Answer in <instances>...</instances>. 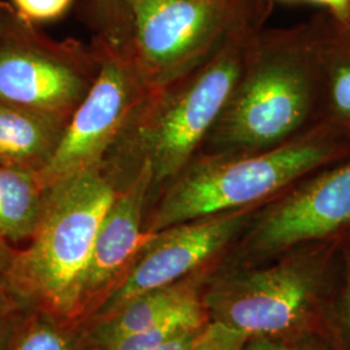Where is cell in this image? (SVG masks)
I'll list each match as a JSON object with an SVG mask.
<instances>
[{
  "label": "cell",
  "mask_w": 350,
  "mask_h": 350,
  "mask_svg": "<svg viewBox=\"0 0 350 350\" xmlns=\"http://www.w3.org/2000/svg\"><path fill=\"white\" fill-rule=\"evenodd\" d=\"M75 0H11L13 11L34 25L60 20L70 11Z\"/></svg>",
  "instance_id": "cell-18"
},
{
  "label": "cell",
  "mask_w": 350,
  "mask_h": 350,
  "mask_svg": "<svg viewBox=\"0 0 350 350\" xmlns=\"http://www.w3.org/2000/svg\"><path fill=\"white\" fill-rule=\"evenodd\" d=\"M317 4L325 5L332 12L336 13L340 18H347L349 12L350 0H309Z\"/></svg>",
  "instance_id": "cell-23"
},
{
  "label": "cell",
  "mask_w": 350,
  "mask_h": 350,
  "mask_svg": "<svg viewBox=\"0 0 350 350\" xmlns=\"http://www.w3.org/2000/svg\"><path fill=\"white\" fill-rule=\"evenodd\" d=\"M261 206L221 213L148 234L124 278L98 310L105 319L153 289L191 275L238 241Z\"/></svg>",
  "instance_id": "cell-9"
},
{
  "label": "cell",
  "mask_w": 350,
  "mask_h": 350,
  "mask_svg": "<svg viewBox=\"0 0 350 350\" xmlns=\"http://www.w3.org/2000/svg\"><path fill=\"white\" fill-rule=\"evenodd\" d=\"M13 254H14V250L10 248L8 241L0 238V273L1 271L5 273L8 265L12 260Z\"/></svg>",
  "instance_id": "cell-24"
},
{
  "label": "cell",
  "mask_w": 350,
  "mask_h": 350,
  "mask_svg": "<svg viewBox=\"0 0 350 350\" xmlns=\"http://www.w3.org/2000/svg\"><path fill=\"white\" fill-rule=\"evenodd\" d=\"M100 63L94 42L49 37L0 0V100L69 122Z\"/></svg>",
  "instance_id": "cell-6"
},
{
  "label": "cell",
  "mask_w": 350,
  "mask_h": 350,
  "mask_svg": "<svg viewBox=\"0 0 350 350\" xmlns=\"http://www.w3.org/2000/svg\"><path fill=\"white\" fill-rule=\"evenodd\" d=\"M100 50V70L85 100L69 120L47 167L43 187L101 163L139 103L150 92L130 53L92 40Z\"/></svg>",
  "instance_id": "cell-8"
},
{
  "label": "cell",
  "mask_w": 350,
  "mask_h": 350,
  "mask_svg": "<svg viewBox=\"0 0 350 350\" xmlns=\"http://www.w3.org/2000/svg\"><path fill=\"white\" fill-rule=\"evenodd\" d=\"M319 66H322L321 77L325 78L331 111L350 124V59L332 62L327 66L319 62Z\"/></svg>",
  "instance_id": "cell-17"
},
{
  "label": "cell",
  "mask_w": 350,
  "mask_h": 350,
  "mask_svg": "<svg viewBox=\"0 0 350 350\" xmlns=\"http://www.w3.org/2000/svg\"><path fill=\"white\" fill-rule=\"evenodd\" d=\"M46 191L37 173L0 163V238L8 243L31 239Z\"/></svg>",
  "instance_id": "cell-14"
},
{
  "label": "cell",
  "mask_w": 350,
  "mask_h": 350,
  "mask_svg": "<svg viewBox=\"0 0 350 350\" xmlns=\"http://www.w3.org/2000/svg\"><path fill=\"white\" fill-rule=\"evenodd\" d=\"M269 1H273V0H269ZM283 1H291V0H283Z\"/></svg>",
  "instance_id": "cell-26"
},
{
  "label": "cell",
  "mask_w": 350,
  "mask_h": 350,
  "mask_svg": "<svg viewBox=\"0 0 350 350\" xmlns=\"http://www.w3.org/2000/svg\"><path fill=\"white\" fill-rule=\"evenodd\" d=\"M66 125L68 121L0 100V163L40 174Z\"/></svg>",
  "instance_id": "cell-12"
},
{
  "label": "cell",
  "mask_w": 350,
  "mask_h": 350,
  "mask_svg": "<svg viewBox=\"0 0 350 350\" xmlns=\"http://www.w3.org/2000/svg\"><path fill=\"white\" fill-rule=\"evenodd\" d=\"M350 227V159L302 179L262 205L238 239L243 254L266 258Z\"/></svg>",
  "instance_id": "cell-10"
},
{
  "label": "cell",
  "mask_w": 350,
  "mask_h": 350,
  "mask_svg": "<svg viewBox=\"0 0 350 350\" xmlns=\"http://www.w3.org/2000/svg\"><path fill=\"white\" fill-rule=\"evenodd\" d=\"M200 302L195 279L185 278L167 287L153 289L130 301L112 317L98 321L86 345H109L150 331Z\"/></svg>",
  "instance_id": "cell-13"
},
{
  "label": "cell",
  "mask_w": 350,
  "mask_h": 350,
  "mask_svg": "<svg viewBox=\"0 0 350 350\" xmlns=\"http://www.w3.org/2000/svg\"><path fill=\"white\" fill-rule=\"evenodd\" d=\"M13 350H82L81 342L50 319L34 318L23 328Z\"/></svg>",
  "instance_id": "cell-16"
},
{
  "label": "cell",
  "mask_w": 350,
  "mask_h": 350,
  "mask_svg": "<svg viewBox=\"0 0 350 350\" xmlns=\"http://www.w3.org/2000/svg\"><path fill=\"white\" fill-rule=\"evenodd\" d=\"M295 250L266 269L217 280L201 299L209 322L248 338H282L302 328L313 310L321 269L301 247Z\"/></svg>",
  "instance_id": "cell-7"
},
{
  "label": "cell",
  "mask_w": 350,
  "mask_h": 350,
  "mask_svg": "<svg viewBox=\"0 0 350 350\" xmlns=\"http://www.w3.org/2000/svg\"><path fill=\"white\" fill-rule=\"evenodd\" d=\"M342 319H344L345 329L348 332L350 340V258L347 265L345 287H344V296H342Z\"/></svg>",
  "instance_id": "cell-22"
},
{
  "label": "cell",
  "mask_w": 350,
  "mask_h": 350,
  "mask_svg": "<svg viewBox=\"0 0 350 350\" xmlns=\"http://www.w3.org/2000/svg\"><path fill=\"white\" fill-rule=\"evenodd\" d=\"M262 0H135L129 53L150 90L191 73L241 30L262 25Z\"/></svg>",
  "instance_id": "cell-5"
},
{
  "label": "cell",
  "mask_w": 350,
  "mask_h": 350,
  "mask_svg": "<svg viewBox=\"0 0 350 350\" xmlns=\"http://www.w3.org/2000/svg\"><path fill=\"white\" fill-rule=\"evenodd\" d=\"M319 82L318 43L306 27L261 29L198 156L267 150L299 137L318 124Z\"/></svg>",
  "instance_id": "cell-2"
},
{
  "label": "cell",
  "mask_w": 350,
  "mask_h": 350,
  "mask_svg": "<svg viewBox=\"0 0 350 350\" xmlns=\"http://www.w3.org/2000/svg\"><path fill=\"white\" fill-rule=\"evenodd\" d=\"M135 0H82V14L94 31L92 40L129 51L131 7Z\"/></svg>",
  "instance_id": "cell-15"
},
{
  "label": "cell",
  "mask_w": 350,
  "mask_h": 350,
  "mask_svg": "<svg viewBox=\"0 0 350 350\" xmlns=\"http://www.w3.org/2000/svg\"><path fill=\"white\" fill-rule=\"evenodd\" d=\"M261 29L262 25H253L241 30L206 63L144 96L101 163L103 173L117 191L148 165L150 204L196 159L238 83Z\"/></svg>",
  "instance_id": "cell-1"
},
{
  "label": "cell",
  "mask_w": 350,
  "mask_h": 350,
  "mask_svg": "<svg viewBox=\"0 0 350 350\" xmlns=\"http://www.w3.org/2000/svg\"><path fill=\"white\" fill-rule=\"evenodd\" d=\"M243 350H295L282 338H250L245 341Z\"/></svg>",
  "instance_id": "cell-21"
},
{
  "label": "cell",
  "mask_w": 350,
  "mask_h": 350,
  "mask_svg": "<svg viewBox=\"0 0 350 350\" xmlns=\"http://www.w3.org/2000/svg\"><path fill=\"white\" fill-rule=\"evenodd\" d=\"M300 350H323L318 344H315V342H312V341H309V342H305L302 347H301Z\"/></svg>",
  "instance_id": "cell-25"
},
{
  "label": "cell",
  "mask_w": 350,
  "mask_h": 350,
  "mask_svg": "<svg viewBox=\"0 0 350 350\" xmlns=\"http://www.w3.org/2000/svg\"><path fill=\"white\" fill-rule=\"evenodd\" d=\"M247 336L225 325L208 322L189 350H243Z\"/></svg>",
  "instance_id": "cell-19"
},
{
  "label": "cell",
  "mask_w": 350,
  "mask_h": 350,
  "mask_svg": "<svg viewBox=\"0 0 350 350\" xmlns=\"http://www.w3.org/2000/svg\"><path fill=\"white\" fill-rule=\"evenodd\" d=\"M342 154L321 124L273 148L198 156L150 201L144 231L154 234L221 213L262 206Z\"/></svg>",
  "instance_id": "cell-3"
},
{
  "label": "cell",
  "mask_w": 350,
  "mask_h": 350,
  "mask_svg": "<svg viewBox=\"0 0 350 350\" xmlns=\"http://www.w3.org/2000/svg\"><path fill=\"white\" fill-rule=\"evenodd\" d=\"M116 193L101 167L47 188L34 235L25 250H14L4 273L10 287L55 318L81 317L95 239Z\"/></svg>",
  "instance_id": "cell-4"
},
{
  "label": "cell",
  "mask_w": 350,
  "mask_h": 350,
  "mask_svg": "<svg viewBox=\"0 0 350 350\" xmlns=\"http://www.w3.org/2000/svg\"><path fill=\"white\" fill-rule=\"evenodd\" d=\"M204 327L183 331V332L173 336V338L166 340L161 345H159V347H156V348L150 350H189Z\"/></svg>",
  "instance_id": "cell-20"
},
{
  "label": "cell",
  "mask_w": 350,
  "mask_h": 350,
  "mask_svg": "<svg viewBox=\"0 0 350 350\" xmlns=\"http://www.w3.org/2000/svg\"><path fill=\"white\" fill-rule=\"evenodd\" d=\"M152 173L144 165L139 174L117 191L95 239L83 286L82 314L92 301L124 276L139 248L148 237L144 231L150 204Z\"/></svg>",
  "instance_id": "cell-11"
}]
</instances>
